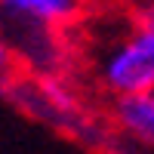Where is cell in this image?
Instances as JSON below:
<instances>
[{
  "label": "cell",
  "instance_id": "6da1fadb",
  "mask_svg": "<svg viewBox=\"0 0 154 154\" xmlns=\"http://www.w3.org/2000/svg\"><path fill=\"white\" fill-rule=\"evenodd\" d=\"M99 80L108 93L136 96L154 89V28L136 25L99 59Z\"/></svg>",
  "mask_w": 154,
  "mask_h": 154
},
{
  "label": "cell",
  "instance_id": "7a4b0ae2",
  "mask_svg": "<svg viewBox=\"0 0 154 154\" xmlns=\"http://www.w3.org/2000/svg\"><path fill=\"white\" fill-rule=\"evenodd\" d=\"M0 9L37 31H59L80 19L83 0H0Z\"/></svg>",
  "mask_w": 154,
  "mask_h": 154
},
{
  "label": "cell",
  "instance_id": "3957f363",
  "mask_svg": "<svg viewBox=\"0 0 154 154\" xmlns=\"http://www.w3.org/2000/svg\"><path fill=\"white\" fill-rule=\"evenodd\" d=\"M111 114L120 133H126L133 142L145 148H154V89L136 96H117Z\"/></svg>",
  "mask_w": 154,
  "mask_h": 154
},
{
  "label": "cell",
  "instance_id": "277c9868",
  "mask_svg": "<svg viewBox=\"0 0 154 154\" xmlns=\"http://www.w3.org/2000/svg\"><path fill=\"white\" fill-rule=\"evenodd\" d=\"M31 108L40 111V117H49V120H74L80 108H77V99L68 86H62L56 77H46V80L37 86V93L31 99Z\"/></svg>",
  "mask_w": 154,
  "mask_h": 154
},
{
  "label": "cell",
  "instance_id": "5b68a950",
  "mask_svg": "<svg viewBox=\"0 0 154 154\" xmlns=\"http://www.w3.org/2000/svg\"><path fill=\"white\" fill-rule=\"evenodd\" d=\"M12 68H16V49H12L9 37L0 31V83H6L12 77Z\"/></svg>",
  "mask_w": 154,
  "mask_h": 154
},
{
  "label": "cell",
  "instance_id": "8992f818",
  "mask_svg": "<svg viewBox=\"0 0 154 154\" xmlns=\"http://www.w3.org/2000/svg\"><path fill=\"white\" fill-rule=\"evenodd\" d=\"M136 25H145V28H154V0H145V3L136 9Z\"/></svg>",
  "mask_w": 154,
  "mask_h": 154
}]
</instances>
